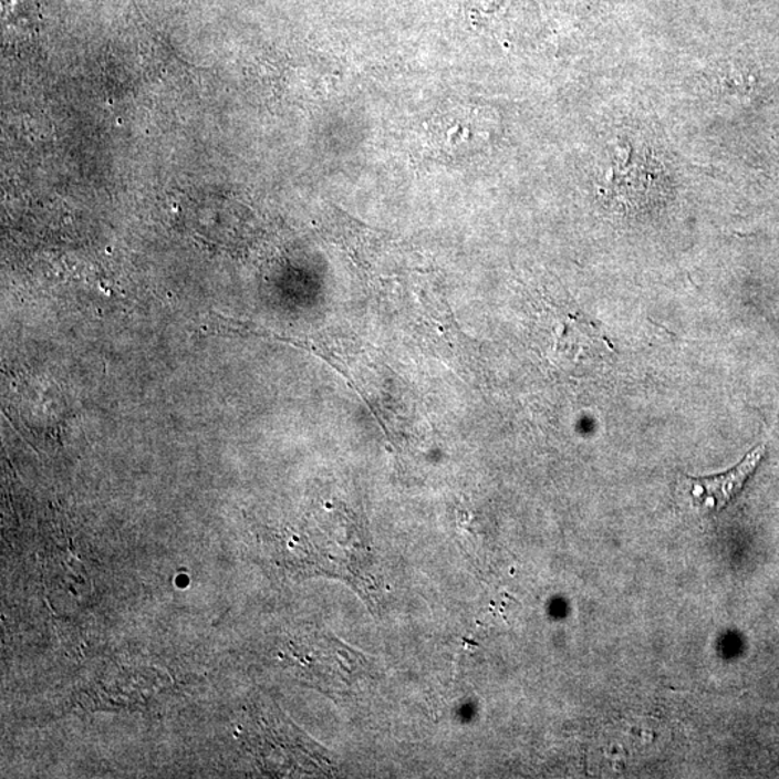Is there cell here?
<instances>
[{
	"mask_svg": "<svg viewBox=\"0 0 779 779\" xmlns=\"http://www.w3.org/2000/svg\"><path fill=\"white\" fill-rule=\"evenodd\" d=\"M764 455L765 445H758L729 471L712 477H684L683 487L692 506L703 515H716L724 510L742 491L745 484L761 464Z\"/></svg>",
	"mask_w": 779,
	"mask_h": 779,
	"instance_id": "cell-1",
	"label": "cell"
}]
</instances>
